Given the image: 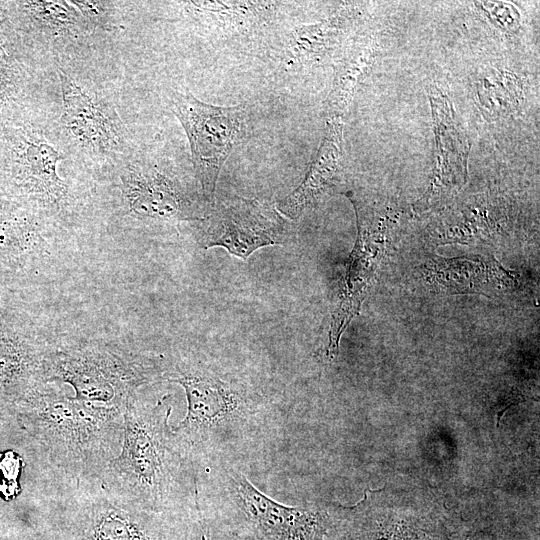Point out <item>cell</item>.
Segmentation results:
<instances>
[{"label": "cell", "instance_id": "e0dca14e", "mask_svg": "<svg viewBox=\"0 0 540 540\" xmlns=\"http://www.w3.org/2000/svg\"><path fill=\"white\" fill-rule=\"evenodd\" d=\"M6 36L0 32V109L14 101L21 88L20 70Z\"/></svg>", "mask_w": 540, "mask_h": 540}, {"label": "cell", "instance_id": "9c48e42d", "mask_svg": "<svg viewBox=\"0 0 540 540\" xmlns=\"http://www.w3.org/2000/svg\"><path fill=\"white\" fill-rule=\"evenodd\" d=\"M350 198L356 209L358 236L332 310L328 344L325 349L326 358L329 360L337 356L342 333L359 313L375 272L378 257L375 232L372 231L369 213L357 199Z\"/></svg>", "mask_w": 540, "mask_h": 540}, {"label": "cell", "instance_id": "ac0fdd59", "mask_svg": "<svg viewBox=\"0 0 540 540\" xmlns=\"http://www.w3.org/2000/svg\"><path fill=\"white\" fill-rule=\"evenodd\" d=\"M71 3L77 7L79 12H82V16L91 20H100L106 10V3L96 1H71Z\"/></svg>", "mask_w": 540, "mask_h": 540}, {"label": "cell", "instance_id": "4fadbf2b", "mask_svg": "<svg viewBox=\"0 0 540 540\" xmlns=\"http://www.w3.org/2000/svg\"><path fill=\"white\" fill-rule=\"evenodd\" d=\"M341 126L330 124L318 154L303 181L276 206L286 219L299 218L315 206L335 185L341 160Z\"/></svg>", "mask_w": 540, "mask_h": 540}, {"label": "cell", "instance_id": "7a4b0ae2", "mask_svg": "<svg viewBox=\"0 0 540 540\" xmlns=\"http://www.w3.org/2000/svg\"><path fill=\"white\" fill-rule=\"evenodd\" d=\"M169 398L165 394L151 403L139 392L127 402L120 451L100 478L110 490L159 512L198 496L195 468L169 423Z\"/></svg>", "mask_w": 540, "mask_h": 540}, {"label": "cell", "instance_id": "277c9868", "mask_svg": "<svg viewBox=\"0 0 540 540\" xmlns=\"http://www.w3.org/2000/svg\"><path fill=\"white\" fill-rule=\"evenodd\" d=\"M162 380L176 383L185 391L187 412L172 431L193 466L214 437L238 429L257 413V401L244 385L199 361L177 360L172 367H165Z\"/></svg>", "mask_w": 540, "mask_h": 540}, {"label": "cell", "instance_id": "3957f363", "mask_svg": "<svg viewBox=\"0 0 540 540\" xmlns=\"http://www.w3.org/2000/svg\"><path fill=\"white\" fill-rule=\"evenodd\" d=\"M162 359L126 345L81 341L53 346L44 382L66 383L80 401L124 413L140 389L163 379Z\"/></svg>", "mask_w": 540, "mask_h": 540}, {"label": "cell", "instance_id": "6da1fadb", "mask_svg": "<svg viewBox=\"0 0 540 540\" xmlns=\"http://www.w3.org/2000/svg\"><path fill=\"white\" fill-rule=\"evenodd\" d=\"M13 422L56 492L100 479L122 444L121 411L80 401L57 382L33 388Z\"/></svg>", "mask_w": 540, "mask_h": 540}, {"label": "cell", "instance_id": "d6986e66", "mask_svg": "<svg viewBox=\"0 0 540 540\" xmlns=\"http://www.w3.org/2000/svg\"><path fill=\"white\" fill-rule=\"evenodd\" d=\"M0 540H31L29 537L16 532L0 531Z\"/></svg>", "mask_w": 540, "mask_h": 540}, {"label": "cell", "instance_id": "7c38bea8", "mask_svg": "<svg viewBox=\"0 0 540 540\" xmlns=\"http://www.w3.org/2000/svg\"><path fill=\"white\" fill-rule=\"evenodd\" d=\"M63 98L62 121L70 134L81 144L107 150L118 144L114 121L69 76L59 72Z\"/></svg>", "mask_w": 540, "mask_h": 540}, {"label": "cell", "instance_id": "8fae6325", "mask_svg": "<svg viewBox=\"0 0 540 540\" xmlns=\"http://www.w3.org/2000/svg\"><path fill=\"white\" fill-rule=\"evenodd\" d=\"M121 182L126 206L138 219L161 223L201 220L182 185L157 168H131Z\"/></svg>", "mask_w": 540, "mask_h": 540}, {"label": "cell", "instance_id": "52a82bcc", "mask_svg": "<svg viewBox=\"0 0 540 540\" xmlns=\"http://www.w3.org/2000/svg\"><path fill=\"white\" fill-rule=\"evenodd\" d=\"M205 220L203 248L223 247L243 260L260 248L284 244L288 235L286 218L256 199L221 202Z\"/></svg>", "mask_w": 540, "mask_h": 540}, {"label": "cell", "instance_id": "30bf717a", "mask_svg": "<svg viewBox=\"0 0 540 540\" xmlns=\"http://www.w3.org/2000/svg\"><path fill=\"white\" fill-rule=\"evenodd\" d=\"M52 347L0 325V425L13 422L23 398L44 382Z\"/></svg>", "mask_w": 540, "mask_h": 540}, {"label": "cell", "instance_id": "44dd1931", "mask_svg": "<svg viewBox=\"0 0 540 540\" xmlns=\"http://www.w3.org/2000/svg\"><path fill=\"white\" fill-rule=\"evenodd\" d=\"M200 540H211L210 538V534H209V530L208 529H205L204 532L202 533L201 535V539Z\"/></svg>", "mask_w": 540, "mask_h": 540}, {"label": "cell", "instance_id": "2e32d148", "mask_svg": "<svg viewBox=\"0 0 540 540\" xmlns=\"http://www.w3.org/2000/svg\"><path fill=\"white\" fill-rule=\"evenodd\" d=\"M18 7L38 22L57 30H75L83 18L73 4L65 1H22L18 2Z\"/></svg>", "mask_w": 540, "mask_h": 540}, {"label": "cell", "instance_id": "9a60e30c", "mask_svg": "<svg viewBox=\"0 0 540 540\" xmlns=\"http://www.w3.org/2000/svg\"><path fill=\"white\" fill-rule=\"evenodd\" d=\"M189 10L218 24L242 25L262 15L269 2H189Z\"/></svg>", "mask_w": 540, "mask_h": 540}, {"label": "cell", "instance_id": "8992f818", "mask_svg": "<svg viewBox=\"0 0 540 540\" xmlns=\"http://www.w3.org/2000/svg\"><path fill=\"white\" fill-rule=\"evenodd\" d=\"M226 478L232 498L255 540H326L337 522L315 507L286 506L259 491L243 474Z\"/></svg>", "mask_w": 540, "mask_h": 540}, {"label": "cell", "instance_id": "5b68a950", "mask_svg": "<svg viewBox=\"0 0 540 540\" xmlns=\"http://www.w3.org/2000/svg\"><path fill=\"white\" fill-rule=\"evenodd\" d=\"M173 105L190 143L203 197L212 203L220 171L242 134L244 109L212 105L179 92L173 94Z\"/></svg>", "mask_w": 540, "mask_h": 540}, {"label": "cell", "instance_id": "7402d4cb", "mask_svg": "<svg viewBox=\"0 0 540 540\" xmlns=\"http://www.w3.org/2000/svg\"><path fill=\"white\" fill-rule=\"evenodd\" d=\"M337 540H343V539L337 538Z\"/></svg>", "mask_w": 540, "mask_h": 540}, {"label": "cell", "instance_id": "ffe728a7", "mask_svg": "<svg viewBox=\"0 0 540 540\" xmlns=\"http://www.w3.org/2000/svg\"><path fill=\"white\" fill-rule=\"evenodd\" d=\"M9 17V10L6 4L0 2V27L3 26Z\"/></svg>", "mask_w": 540, "mask_h": 540}, {"label": "cell", "instance_id": "ba28073f", "mask_svg": "<svg viewBox=\"0 0 540 540\" xmlns=\"http://www.w3.org/2000/svg\"><path fill=\"white\" fill-rule=\"evenodd\" d=\"M60 153L26 127H6L0 135V163L11 183L21 192L49 203H59L67 193L57 174Z\"/></svg>", "mask_w": 540, "mask_h": 540}, {"label": "cell", "instance_id": "5bb4252c", "mask_svg": "<svg viewBox=\"0 0 540 540\" xmlns=\"http://www.w3.org/2000/svg\"><path fill=\"white\" fill-rule=\"evenodd\" d=\"M40 235L25 218L1 213L0 210V261H18L39 244Z\"/></svg>", "mask_w": 540, "mask_h": 540}]
</instances>
